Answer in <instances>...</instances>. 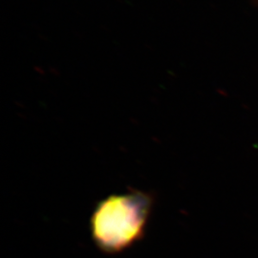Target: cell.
Segmentation results:
<instances>
[{
	"instance_id": "cell-1",
	"label": "cell",
	"mask_w": 258,
	"mask_h": 258,
	"mask_svg": "<svg viewBox=\"0 0 258 258\" xmlns=\"http://www.w3.org/2000/svg\"><path fill=\"white\" fill-rule=\"evenodd\" d=\"M154 205V196L131 189L98 202L90 218L92 239L105 253H119L143 239Z\"/></svg>"
}]
</instances>
